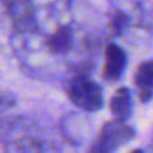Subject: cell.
Here are the masks:
<instances>
[{
    "instance_id": "277c9868",
    "label": "cell",
    "mask_w": 153,
    "mask_h": 153,
    "mask_svg": "<svg viewBox=\"0 0 153 153\" xmlns=\"http://www.w3.org/2000/svg\"><path fill=\"white\" fill-rule=\"evenodd\" d=\"M41 39H36V44H42L47 47L48 53L51 56H68L75 44V33L72 30V27L69 24H60L54 29H51L48 33H27L23 35L21 38H27V36H35Z\"/></svg>"
},
{
    "instance_id": "8992f818",
    "label": "cell",
    "mask_w": 153,
    "mask_h": 153,
    "mask_svg": "<svg viewBox=\"0 0 153 153\" xmlns=\"http://www.w3.org/2000/svg\"><path fill=\"white\" fill-rule=\"evenodd\" d=\"M135 89L143 104L153 98V60L141 63L135 72Z\"/></svg>"
},
{
    "instance_id": "3957f363",
    "label": "cell",
    "mask_w": 153,
    "mask_h": 153,
    "mask_svg": "<svg viewBox=\"0 0 153 153\" xmlns=\"http://www.w3.org/2000/svg\"><path fill=\"white\" fill-rule=\"evenodd\" d=\"M135 137V129L125 122L113 120L104 125L96 141L87 153H114L120 146L126 144Z\"/></svg>"
},
{
    "instance_id": "5b68a950",
    "label": "cell",
    "mask_w": 153,
    "mask_h": 153,
    "mask_svg": "<svg viewBox=\"0 0 153 153\" xmlns=\"http://www.w3.org/2000/svg\"><path fill=\"white\" fill-rule=\"evenodd\" d=\"M126 62L128 59L125 50L117 44H108L105 47V62H104L102 76L110 83H116L117 80H120V76L125 72Z\"/></svg>"
},
{
    "instance_id": "52a82bcc",
    "label": "cell",
    "mask_w": 153,
    "mask_h": 153,
    "mask_svg": "<svg viewBox=\"0 0 153 153\" xmlns=\"http://www.w3.org/2000/svg\"><path fill=\"white\" fill-rule=\"evenodd\" d=\"M111 113L116 120L126 122L132 113V93L128 87H120L111 98L110 102Z\"/></svg>"
},
{
    "instance_id": "6da1fadb",
    "label": "cell",
    "mask_w": 153,
    "mask_h": 153,
    "mask_svg": "<svg viewBox=\"0 0 153 153\" xmlns=\"http://www.w3.org/2000/svg\"><path fill=\"white\" fill-rule=\"evenodd\" d=\"M2 141L6 153H60V146L51 132L27 117L8 122Z\"/></svg>"
},
{
    "instance_id": "ba28073f",
    "label": "cell",
    "mask_w": 153,
    "mask_h": 153,
    "mask_svg": "<svg viewBox=\"0 0 153 153\" xmlns=\"http://www.w3.org/2000/svg\"><path fill=\"white\" fill-rule=\"evenodd\" d=\"M128 17L123 14V12H116L113 17H111V21H110V29L113 32V35L119 36L123 33V30L126 29L128 26Z\"/></svg>"
},
{
    "instance_id": "9c48e42d",
    "label": "cell",
    "mask_w": 153,
    "mask_h": 153,
    "mask_svg": "<svg viewBox=\"0 0 153 153\" xmlns=\"http://www.w3.org/2000/svg\"><path fill=\"white\" fill-rule=\"evenodd\" d=\"M131 153H144L143 150H140V149H135V150H132Z\"/></svg>"
},
{
    "instance_id": "7a4b0ae2",
    "label": "cell",
    "mask_w": 153,
    "mask_h": 153,
    "mask_svg": "<svg viewBox=\"0 0 153 153\" xmlns=\"http://www.w3.org/2000/svg\"><path fill=\"white\" fill-rule=\"evenodd\" d=\"M69 101L86 113H95L102 108L104 96L102 89L86 72H75L66 84Z\"/></svg>"
}]
</instances>
